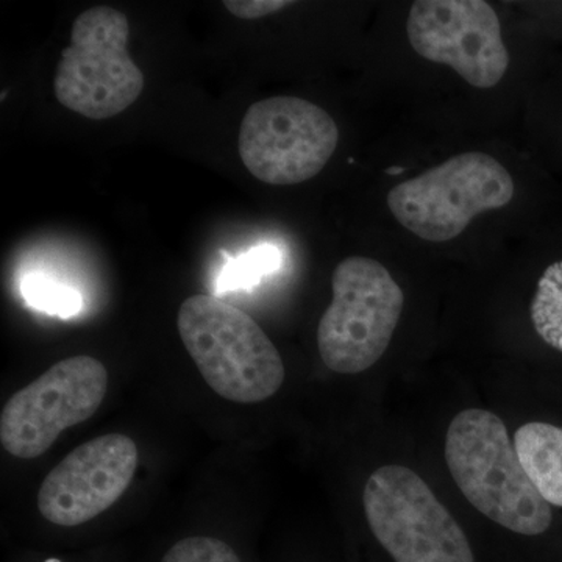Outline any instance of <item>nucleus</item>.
<instances>
[{
    "label": "nucleus",
    "mask_w": 562,
    "mask_h": 562,
    "mask_svg": "<svg viewBox=\"0 0 562 562\" xmlns=\"http://www.w3.org/2000/svg\"><path fill=\"white\" fill-rule=\"evenodd\" d=\"M446 461L469 503L492 522L524 536L552 525V508L536 490L505 422L486 409L458 414L446 436Z\"/></svg>",
    "instance_id": "f257e3e1"
},
{
    "label": "nucleus",
    "mask_w": 562,
    "mask_h": 562,
    "mask_svg": "<svg viewBox=\"0 0 562 562\" xmlns=\"http://www.w3.org/2000/svg\"><path fill=\"white\" fill-rule=\"evenodd\" d=\"M179 335L206 384L222 398L260 403L284 382V364L260 325L216 295L181 303Z\"/></svg>",
    "instance_id": "f03ea898"
},
{
    "label": "nucleus",
    "mask_w": 562,
    "mask_h": 562,
    "mask_svg": "<svg viewBox=\"0 0 562 562\" xmlns=\"http://www.w3.org/2000/svg\"><path fill=\"white\" fill-rule=\"evenodd\" d=\"M333 301L317 327V347L330 371L371 369L390 347L405 294L390 271L368 257H349L331 277Z\"/></svg>",
    "instance_id": "7ed1b4c3"
},
{
    "label": "nucleus",
    "mask_w": 562,
    "mask_h": 562,
    "mask_svg": "<svg viewBox=\"0 0 562 562\" xmlns=\"http://www.w3.org/2000/svg\"><path fill=\"white\" fill-rule=\"evenodd\" d=\"M513 198L508 169L491 155L469 151L392 188L387 206L406 231L425 241L446 243L460 236L473 217L501 210Z\"/></svg>",
    "instance_id": "20e7f679"
},
{
    "label": "nucleus",
    "mask_w": 562,
    "mask_h": 562,
    "mask_svg": "<svg viewBox=\"0 0 562 562\" xmlns=\"http://www.w3.org/2000/svg\"><path fill=\"white\" fill-rule=\"evenodd\" d=\"M131 25L111 7L83 11L55 74V98L88 120H110L138 101L144 74L128 54Z\"/></svg>",
    "instance_id": "39448f33"
},
{
    "label": "nucleus",
    "mask_w": 562,
    "mask_h": 562,
    "mask_svg": "<svg viewBox=\"0 0 562 562\" xmlns=\"http://www.w3.org/2000/svg\"><path fill=\"white\" fill-rule=\"evenodd\" d=\"M362 503L373 536L395 562H475L465 532L412 469H376Z\"/></svg>",
    "instance_id": "423d86ee"
},
{
    "label": "nucleus",
    "mask_w": 562,
    "mask_h": 562,
    "mask_svg": "<svg viewBox=\"0 0 562 562\" xmlns=\"http://www.w3.org/2000/svg\"><path fill=\"white\" fill-rule=\"evenodd\" d=\"M338 140V125L327 111L301 98L276 95L244 114L238 149L255 179L288 187L316 177Z\"/></svg>",
    "instance_id": "0eeeda50"
},
{
    "label": "nucleus",
    "mask_w": 562,
    "mask_h": 562,
    "mask_svg": "<svg viewBox=\"0 0 562 562\" xmlns=\"http://www.w3.org/2000/svg\"><path fill=\"white\" fill-rule=\"evenodd\" d=\"M109 390V371L88 355L65 358L13 395L0 414V442L14 458L33 460L58 436L90 419Z\"/></svg>",
    "instance_id": "6e6552de"
},
{
    "label": "nucleus",
    "mask_w": 562,
    "mask_h": 562,
    "mask_svg": "<svg viewBox=\"0 0 562 562\" xmlns=\"http://www.w3.org/2000/svg\"><path fill=\"white\" fill-rule=\"evenodd\" d=\"M406 32L419 57L450 66L472 87H495L508 70L501 21L483 0H417Z\"/></svg>",
    "instance_id": "1a4fd4ad"
},
{
    "label": "nucleus",
    "mask_w": 562,
    "mask_h": 562,
    "mask_svg": "<svg viewBox=\"0 0 562 562\" xmlns=\"http://www.w3.org/2000/svg\"><path fill=\"white\" fill-rule=\"evenodd\" d=\"M138 460L135 441L121 432L81 443L41 484V516L65 528L90 522L128 490Z\"/></svg>",
    "instance_id": "9d476101"
},
{
    "label": "nucleus",
    "mask_w": 562,
    "mask_h": 562,
    "mask_svg": "<svg viewBox=\"0 0 562 562\" xmlns=\"http://www.w3.org/2000/svg\"><path fill=\"white\" fill-rule=\"evenodd\" d=\"M514 446L543 501L562 508V428L530 422L517 430Z\"/></svg>",
    "instance_id": "9b49d317"
},
{
    "label": "nucleus",
    "mask_w": 562,
    "mask_h": 562,
    "mask_svg": "<svg viewBox=\"0 0 562 562\" xmlns=\"http://www.w3.org/2000/svg\"><path fill=\"white\" fill-rule=\"evenodd\" d=\"M531 319L543 341L562 351V260L547 268L539 279Z\"/></svg>",
    "instance_id": "f8f14e48"
},
{
    "label": "nucleus",
    "mask_w": 562,
    "mask_h": 562,
    "mask_svg": "<svg viewBox=\"0 0 562 562\" xmlns=\"http://www.w3.org/2000/svg\"><path fill=\"white\" fill-rule=\"evenodd\" d=\"M22 295L33 308L52 316L72 317L80 313L83 299L74 288L46 277L31 276L21 286Z\"/></svg>",
    "instance_id": "ddd939ff"
},
{
    "label": "nucleus",
    "mask_w": 562,
    "mask_h": 562,
    "mask_svg": "<svg viewBox=\"0 0 562 562\" xmlns=\"http://www.w3.org/2000/svg\"><path fill=\"white\" fill-rule=\"evenodd\" d=\"M281 266V255L273 246H260L250 250L225 268L220 280L221 291L241 290L258 283L261 277L277 271Z\"/></svg>",
    "instance_id": "4468645a"
},
{
    "label": "nucleus",
    "mask_w": 562,
    "mask_h": 562,
    "mask_svg": "<svg viewBox=\"0 0 562 562\" xmlns=\"http://www.w3.org/2000/svg\"><path fill=\"white\" fill-rule=\"evenodd\" d=\"M160 562H244L231 543L213 536H188L169 547Z\"/></svg>",
    "instance_id": "2eb2a0df"
},
{
    "label": "nucleus",
    "mask_w": 562,
    "mask_h": 562,
    "mask_svg": "<svg viewBox=\"0 0 562 562\" xmlns=\"http://www.w3.org/2000/svg\"><path fill=\"white\" fill-rule=\"evenodd\" d=\"M239 20H261L292 5L286 0H225L222 2Z\"/></svg>",
    "instance_id": "dca6fc26"
}]
</instances>
